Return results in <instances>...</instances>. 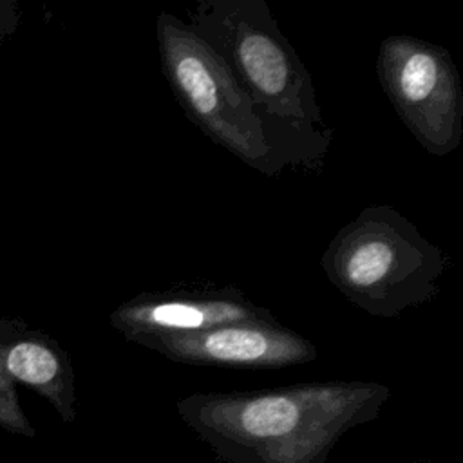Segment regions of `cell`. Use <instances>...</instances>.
Masks as SVG:
<instances>
[{
	"instance_id": "8992f818",
	"label": "cell",
	"mask_w": 463,
	"mask_h": 463,
	"mask_svg": "<svg viewBox=\"0 0 463 463\" xmlns=\"http://www.w3.org/2000/svg\"><path fill=\"white\" fill-rule=\"evenodd\" d=\"M134 344L188 365L280 369L317 360L318 349L279 320H246L197 333L146 335Z\"/></svg>"
},
{
	"instance_id": "7a4b0ae2",
	"label": "cell",
	"mask_w": 463,
	"mask_h": 463,
	"mask_svg": "<svg viewBox=\"0 0 463 463\" xmlns=\"http://www.w3.org/2000/svg\"><path fill=\"white\" fill-rule=\"evenodd\" d=\"M251 99L286 166L320 170L333 130L311 74L264 0H197L183 20Z\"/></svg>"
},
{
	"instance_id": "ba28073f",
	"label": "cell",
	"mask_w": 463,
	"mask_h": 463,
	"mask_svg": "<svg viewBox=\"0 0 463 463\" xmlns=\"http://www.w3.org/2000/svg\"><path fill=\"white\" fill-rule=\"evenodd\" d=\"M418 463H432V461H418Z\"/></svg>"
},
{
	"instance_id": "277c9868",
	"label": "cell",
	"mask_w": 463,
	"mask_h": 463,
	"mask_svg": "<svg viewBox=\"0 0 463 463\" xmlns=\"http://www.w3.org/2000/svg\"><path fill=\"white\" fill-rule=\"evenodd\" d=\"M156 40L163 74L184 116L250 168L279 175L286 163L221 56L168 11L157 14Z\"/></svg>"
},
{
	"instance_id": "3957f363",
	"label": "cell",
	"mask_w": 463,
	"mask_h": 463,
	"mask_svg": "<svg viewBox=\"0 0 463 463\" xmlns=\"http://www.w3.org/2000/svg\"><path fill=\"white\" fill-rule=\"evenodd\" d=\"M452 259L391 204H369L320 257L338 293L374 318H398L434 300Z\"/></svg>"
},
{
	"instance_id": "6da1fadb",
	"label": "cell",
	"mask_w": 463,
	"mask_h": 463,
	"mask_svg": "<svg viewBox=\"0 0 463 463\" xmlns=\"http://www.w3.org/2000/svg\"><path fill=\"white\" fill-rule=\"evenodd\" d=\"M389 398L378 382L333 380L194 392L175 411L222 463H326L336 441L376 420Z\"/></svg>"
},
{
	"instance_id": "52a82bcc",
	"label": "cell",
	"mask_w": 463,
	"mask_h": 463,
	"mask_svg": "<svg viewBox=\"0 0 463 463\" xmlns=\"http://www.w3.org/2000/svg\"><path fill=\"white\" fill-rule=\"evenodd\" d=\"M246 320H277V317L239 288L217 284L143 291L110 313V324L128 342L146 335L197 333Z\"/></svg>"
},
{
	"instance_id": "5b68a950",
	"label": "cell",
	"mask_w": 463,
	"mask_h": 463,
	"mask_svg": "<svg viewBox=\"0 0 463 463\" xmlns=\"http://www.w3.org/2000/svg\"><path fill=\"white\" fill-rule=\"evenodd\" d=\"M376 76L396 116L436 157L463 139V87L450 52L432 42L392 34L376 52Z\"/></svg>"
}]
</instances>
